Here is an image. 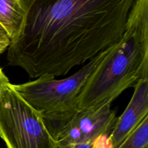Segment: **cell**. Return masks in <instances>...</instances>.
Listing matches in <instances>:
<instances>
[{
  "instance_id": "11",
  "label": "cell",
  "mask_w": 148,
  "mask_h": 148,
  "mask_svg": "<svg viewBox=\"0 0 148 148\" xmlns=\"http://www.w3.org/2000/svg\"><path fill=\"white\" fill-rule=\"evenodd\" d=\"M8 83H10V80L4 73L2 69L0 68V101H1L4 88Z\"/></svg>"
},
{
  "instance_id": "10",
  "label": "cell",
  "mask_w": 148,
  "mask_h": 148,
  "mask_svg": "<svg viewBox=\"0 0 148 148\" xmlns=\"http://www.w3.org/2000/svg\"><path fill=\"white\" fill-rule=\"evenodd\" d=\"M93 148H112L109 140V135H101L94 142Z\"/></svg>"
},
{
  "instance_id": "5",
  "label": "cell",
  "mask_w": 148,
  "mask_h": 148,
  "mask_svg": "<svg viewBox=\"0 0 148 148\" xmlns=\"http://www.w3.org/2000/svg\"><path fill=\"white\" fill-rule=\"evenodd\" d=\"M111 103L112 101H106L78 111L64 122H45L59 148L92 141L112 132L117 118Z\"/></svg>"
},
{
  "instance_id": "2",
  "label": "cell",
  "mask_w": 148,
  "mask_h": 148,
  "mask_svg": "<svg viewBox=\"0 0 148 148\" xmlns=\"http://www.w3.org/2000/svg\"><path fill=\"white\" fill-rule=\"evenodd\" d=\"M148 77V0H134L119 41L88 77L77 99L78 111L112 101Z\"/></svg>"
},
{
  "instance_id": "3",
  "label": "cell",
  "mask_w": 148,
  "mask_h": 148,
  "mask_svg": "<svg viewBox=\"0 0 148 148\" xmlns=\"http://www.w3.org/2000/svg\"><path fill=\"white\" fill-rule=\"evenodd\" d=\"M113 46L101 52L68 77L56 79V77H40L23 84H12L13 88L42 114L45 121L64 122L77 113V99L79 92Z\"/></svg>"
},
{
  "instance_id": "8",
  "label": "cell",
  "mask_w": 148,
  "mask_h": 148,
  "mask_svg": "<svg viewBox=\"0 0 148 148\" xmlns=\"http://www.w3.org/2000/svg\"><path fill=\"white\" fill-rule=\"evenodd\" d=\"M148 147V116L134 128L116 148Z\"/></svg>"
},
{
  "instance_id": "7",
  "label": "cell",
  "mask_w": 148,
  "mask_h": 148,
  "mask_svg": "<svg viewBox=\"0 0 148 148\" xmlns=\"http://www.w3.org/2000/svg\"><path fill=\"white\" fill-rule=\"evenodd\" d=\"M25 19V12L21 0H0V25L11 40L20 33Z\"/></svg>"
},
{
  "instance_id": "1",
  "label": "cell",
  "mask_w": 148,
  "mask_h": 148,
  "mask_svg": "<svg viewBox=\"0 0 148 148\" xmlns=\"http://www.w3.org/2000/svg\"><path fill=\"white\" fill-rule=\"evenodd\" d=\"M134 0H21L25 19L7 61L29 77L67 75L116 44Z\"/></svg>"
},
{
  "instance_id": "6",
  "label": "cell",
  "mask_w": 148,
  "mask_h": 148,
  "mask_svg": "<svg viewBox=\"0 0 148 148\" xmlns=\"http://www.w3.org/2000/svg\"><path fill=\"white\" fill-rule=\"evenodd\" d=\"M130 103L117 118L109 135L112 148H116L130 133L148 116V77L137 82Z\"/></svg>"
},
{
  "instance_id": "4",
  "label": "cell",
  "mask_w": 148,
  "mask_h": 148,
  "mask_svg": "<svg viewBox=\"0 0 148 148\" xmlns=\"http://www.w3.org/2000/svg\"><path fill=\"white\" fill-rule=\"evenodd\" d=\"M0 137L7 148H59L42 114L10 82L0 101Z\"/></svg>"
},
{
  "instance_id": "12",
  "label": "cell",
  "mask_w": 148,
  "mask_h": 148,
  "mask_svg": "<svg viewBox=\"0 0 148 148\" xmlns=\"http://www.w3.org/2000/svg\"><path fill=\"white\" fill-rule=\"evenodd\" d=\"M147 148H148V147H147Z\"/></svg>"
},
{
  "instance_id": "9",
  "label": "cell",
  "mask_w": 148,
  "mask_h": 148,
  "mask_svg": "<svg viewBox=\"0 0 148 148\" xmlns=\"http://www.w3.org/2000/svg\"><path fill=\"white\" fill-rule=\"evenodd\" d=\"M10 38L4 28L0 25V55L7 50L10 44Z\"/></svg>"
}]
</instances>
